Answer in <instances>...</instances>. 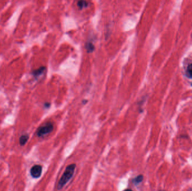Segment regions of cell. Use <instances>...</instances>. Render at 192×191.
<instances>
[{
	"mask_svg": "<svg viewBox=\"0 0 192 191\" xmlns=\"http://www.w3.org/2000/svg\"><path fill=\"white\" fill-rule=\"evenodd\" d=\"M76 168V165L75 164L68 165L65 169V171L63 173L62 175L60 178V180L57 185V190H61L65 185L68 183V182L73 177L74 174V171Z\"/></svg>",
	"mask_w": 192,
	"mask_h": 191,
	"instance_id": "6da1fadb",
	"label": "cell"
},
{
	"mask_svg": "<svg viewBox=\"0 0 192 191\" xmlns=\"http://www.w3.org/2000/svg\"><path fill=\"white\" fill-rule=\"evenodd\" d=\"M29 139V136L28 135H23L20 137L19 139L20 145L23 146L25 145Z\"/></svg>",
	"mask_w": 192,
	"mask_h": 191,
	"instance_id": "5b68a950",
	"label": "cell"
},
{
	"mask_svg": "<svg viewBox=\"0 0 192 191\" xmlns=\"http://www.w3.org/2000/svg\"><path fill=\"white\" fill-rule=\"evenodd\" d=\"M132 191V190H130V189H127V190H125V191Z\"/></svg>",
	"mask_w": 192,
	"mask_h": 191,
	"instance_id": "30bf717a",
	"label": "cell"
},
{
	"mask_svg": "<svg viewBox=\"0 0 192 191\" xmlns=\"http://www.w3.org/2000/svg\"><path fill=\"white\" fill-rule=\"evenodd\" d=\"M45 70V67H41L39 68L38 69L34 71L33 74L34 76H36V77L38 76H40V75H41L42 73L44 72Z\"/></svg>",
	"mask_w": 192,
	"mask_h": 191,
	"instance_id": "8992f818",
	"label": "cell"
},
{
	"mask_svg": "<svg viewBox=\"0 0 192 191\" xmlns=\"http://www.w3.org/2000/svg\"><path fill=\"white\" fill-rule=\"evenodd\" d=\"M143 179V176L142 175H139L138 176H137L136 178H134L132 180V182L135 184V185H138L140 183H141L142 182Z\"/></svg>",
	"mask_w": 192,
	"mask_h": 191,
	"instance_id": "ba28073f",
	"label": "cell"
},
{
	"mask_svg": "<svg viewBox=\"0 0 192 191\" xmlns=\"http://www.w3.org/2000/svg\"><path fill=\"white\" fill-rule=\"evenodd\" d=\"M77 5H78V6L80 8L82 9V8H86L88 6V3L86 1H78Z\"/></svg>",
	"mask_w": 192,
	"mask_h": 191,
	"instance_id": "9c48e42d",
	"label": "cell"
},
{
	"mask_svg": "<svg viewBox=\"0 0 192 191\" xmlns=\"http://www.w3.org/2000/svg\"><path fill=\"white\" fill-rule=\"evenodd\" d=\"M186 75L188 78L192 79V63L188 66L186 71Z\"/></svg>",
	"mask_w": 192,
	"mask_h": 191,
	"instance_id": "52a82bcc",
	"label": "cell"
},
{
	"mask_svg": "<svg viewBox=\"0 0 192 191\" xmlns=\"http://www.w3.org/2000/svg\"><path fill=\"white\" fill-rule=\"evenodd\" d=\"M53 130V124L51 122H48L44 125H42L38 128L37 134L38 137H43L52 132Z\"/></svg>",
	"mask_w": 192,
	"mask_h": 191,
	"instance_id": "7a4b0ae2",
	"label": "cell"
},
{
	"mask_svg": "<svg viewBox=\"0 0 192 191\" xmlns=\"http://www.w3.org/2000/svg\"><path fill=\"white\" fill-rule=\"evenodd\" d=\"M42 168L40 165H34L30 169V174L33 178H38L41 175Z\"/></svg>",
	"mask_w": 192,
	"mask_h": 191,
	"instance_id": "3957f363",
	"label": "cell"
},
{
	"mask_svg": "<svg viewBox=\"0 0 192 191\" xmlns=\"http://www.w3.org/2000/svg\"><path fill=\"white\" fill-rule=\"evenodd\" d=\"M86 48L88 53H92L94 50L95 47L93 45V43L91 42H88L86 44Z\"/></svg>",
	"mask_w": 192,
	"mask_h": 191,
	"instance_id": "277c9868",
	"label": "cell"
}]
</instances>
